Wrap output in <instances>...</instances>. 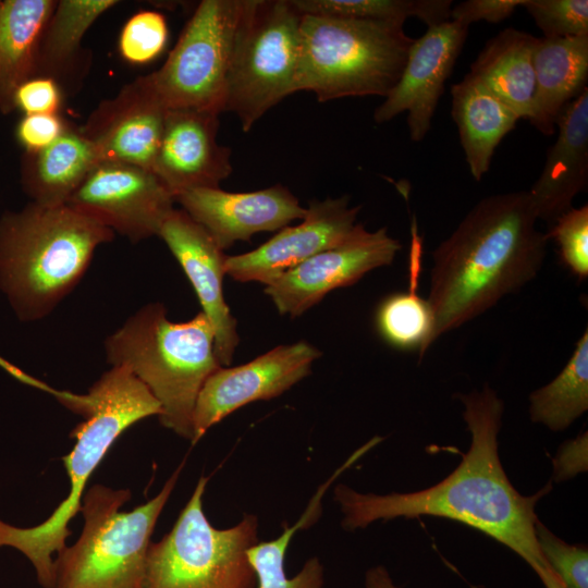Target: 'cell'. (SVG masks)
<instances>
[{
    "label": "cell",
    "instance_id": "1",
    "mask_svg": "<svg viewBox=\"0 0 588 588\" xmlns=\"http://www.w3.org/2000/svg\"><path fill=\"white\" fill-rule=\"evenodd\" d=\"M470 445L458 466L427 489L388 494L362 493L339 483L333 499L346 531L397 517L436 516L479 530L522 558L534 571L550 567L536 539V505L551 491V481L532 495L520 494L507 478L499 456L498 434L504 403L486 384L480 391L457 394Z\"/></svg>",
    "mask_w": 588,
    "mask_h": 588
},
{
    "label": "cell",
    "instance_id": "2",
    "mask_svg": "<svg viewBox=\"0 0 588 588\" xmlns=\"http://www.w3.org/2000/svg\"><path fill=\"white\" fill-rule=\"evenodd\" d=\"M537 220L527 191L487 196L433 250V342L537 275L548 243Z\"/></svg>",
    "mask_w": 588,
    "mask_h": 588
},
{
    "label": "cell",
    "instance_id": "3",
    "mask_svg": "<svg viewBox=\"0 0 588 588\" xmlns=\"http://www.w3.org/2000/svg\"><path fill=\"white\" fill-rule=\"evenodd\" d=\"M46 390L85 418L72 430L75 444L62 458L70 491L38 525L19 527L0 519V548L21 552L33 565L38 584L53 588V556L66 546L69 523L81 510L89 478L126 429L150 416L159 417L161 408L146 385L123 365L111 366L83 395L48 387Z\"/></svg>",
    "mask_w": 588,
    "mask_h": 588
},
{
    "label": "cell",
    "instance_id": "4",
    "mask_svg": "<svg viewBox=\"0 0 588 588\" xmlns=\"http://www.w3.org/2000/svg\"><path fill=\"white\" fill-rule=\"evenodd\" d=\"M114 233L70 206L28 203L0 218V290L23 322L48 316Z\"/></svg>",
    "mask_w": 588,
    "mask_h": 588
},
{
    "label": "cell",
    "instance_id": "5",
    "mask_svg": "<svg viewBox=\"0 0 588 588\" xmlns=\"http://www.w3.org/2000/svg\"><path fill=\"white\" fill-rule=\"evenodd\" d=\"M105 352L111 366L128 367L158 401L161 426L192 443L198 394L221 367L205 314L173 322L161 303H149L106 339Z\"/></svg>",
    "mask_w": 588,
    "mask_h": 588
},
{
    "label": "cell",
    "instance_id": "6",
    "mask_svg": "<svg viewBox=\"0 0 588 588\" xmlns=\"http://www.w3.org/2000/svg\"><path fill=\"white\" fill-rule=\"evenodd\" d=\"M183 464L157 495L126 512L128 489L93 485L82 498L79 537L54 559L53 588H145L150 538Z\"/></svg>",
    "mask_w": 588,
    "mask_h": 588
},
{
    "label": "cell",
    "instance_id": "7",
    "mask_svg": "<svg viewBox=\"0 0 588 588\" xmlns=\"http://www.w3.org/2000/svg\"><path fill=\"white\" fill-rule=\"evenodd\" d=\"M295 93L320 102L383 96L394 87L413 38L392 22L302 14Z\"/></svg>",
    "mask_w": 588,
    "mask_h": 588
},
{
    "label": "cell",
    "instance_id": "8",
    "mask_svg": "<svg viewBox=\"0 0 588 588\" xmlns=\"http://www.w3.org/2000/svg\"><path fill=\"white\" fill-rule=\"evenodd\" d=\"M208 477H200L171 530L151 542L145 588H257L247 551L259 522L245 513L230 528L211 525L203 509Z\"/></svg>",
    "mask_w": 588,
    "mask_h": 588
},
{
    "label": "cell",
    "instance_id": "9",
    "mask_svg": "<svg viewBox=\"0 0 588 588\" xmlns=\"http://www.w3.org/2000/svg\"><path fill=\"white\" fill-rule=\"evenodd\" d=\"M302 13L292 0H252L240 32L226 82L224 111L242 130L295 93Z\"/></svg>",
    "mask_w": 588,
    "mask_h": 588
},
{
    "label": "cell",
    "instance_id": "10",
    "mask_svg": "<svg viewBox=\"0 0 588 588\" xmlns=\"http://www.w3.org/2000/svg\"><path fill=\"white\" fill-rule=\"evenodd\" d=\"M252 0H203L163 65L149 73L163 106L220 114L235 45Z\"/></svg>",
    "mask_w": 588,
    "mask_h": 588
},
{
    "label": "cell",
    "instance_id": "11",
    "mask_svg": "<svg viewBox=\"0 0 588 588\" xmlns=\"http://www.w3.org/2000/svg\"><path fill=\"white\" fill-rule=\"evenodd\" d=\"M170 191L150 170L101 162L69 198L81 215L137 243L158 235L174 209Z\"/></svg>",
    "mask_w": 588,
    "mask_h": 588
},
{
    "label": "cell",
    "instance_id": "12",
    "mask_svg": "<svg viewBox=\"0 0 588 588\" xmlns=\"http://www.w3.org/2000/svg\"><path fill=\"white\" fill-rule=\"evenodd\" d=\"M401 248L385 228L370 232L357 223L345 241L287 270L266 285L265 293L280 314L297 317L329 292L352 285L367 272L390 265Z\"/></svg>",
    "mask_w": 588,
    "mask_h": 588
},
{
    "label": "cell",
    "instance_id": "13",
    "mask_svg": "<svg viewBox=\"0 0 588 588\" xmlns=\"http://www.w3.org/2000/svg\"><path fill=\"white\" fill-rule=\"evenodd\" d=\"M321 353L299 341L280 345L236 367L221 366L205 381L194 409L195 444L213 425L256 401L277 397L310 373Z\"/></svg>",
    "mask_w": 588,
    "mask_h": 588
},
{
    "label": "cell",
    "instance_id": "14",
    "mask_svg": "<svg viewBox=\"0 0 588 588\" xmlns=\"http://www.w3.org/2000/svg\"><path fill=\"white\" fill-rule=\"evenodd\" d=\"M467 35L468 26L449 20L413 39L401 76L376 109L373 120L384 123L407 112L411 139L422 140Z\"/></svg>",
    "mask_w": 588,
    "mask_h": 588
},
{
    "label": "cell",
    "instance_id": "15",
    "mask_svg": "<svg viewBox=\"0 0 588 588\" xmlns=\"http://www.w3.org/2000/svg\"><path fill=\"white\" fill-rule=\"evenodd\" d=\"M167 111L147 74L100 101L79 128L95 146L99 163H124L151 171Z\"/></svg>",
    "mask_w": 588,
    "mask_h": 588
},
{
    "label": "cell",
    "instance_id": "16",
    "mask_svg": "<svg viewBox=\"0 0 588 588\" xmlns=\"http://www.w3.org/2000/svg\"><path fill=\"white\" fill-rule=\"evenodd\" d=\"M303 221L284 226L256 249L226 256L225 274L238 282L266 285L318 253L345 241L356 226L360 206L350 207V196L314 200Z\"/></svg>",
    "mask_w": 588,
    "mask_h": 588
},
{
    "label": "cell",
    "instance_id": "17",
    "mask_svg": "<svg viewBox=\"0 0 588 588\" xmlns=\"http://www.w3.org/2000/svg\"><path fill=\"white\" fill-rule=\"evenodd\" d=\"M183 210L200 224L222 249L237 241H249L258 232L279 231L303 219L307 209L283 185L231 193L215 188H193L175 196Z\"/></svg>",
    "mask_w": 588,
    "mask_h": 588
},
{
    "label": "cell",
    "instance_id": "18",
    "mask_svg": "<svg viewBox=\"0 0 588 588\" xmlns=\"http://www.w3.org/2000/svg\"><path fill=\"white\" fill-rule=\"evenodd\" d=\"M218 117L194 109L167 111L151 171L174 198L193 188L219 187L232 173L231 150L217 140Z\"/></svg>",
    "mask_w": 588,
    "mask_h": 588
},
{
    "label": "cell",
    "instance_id": "19",
    "mask_svg": "<svg viewBox=\"0 0 588 588\" xmlns=\"http://www.w3.org/2000/svg\"><path fill=\"white\" fill-rule=\"evenodd\" d=\"M158 236L167 244L192 283L201 311L215 333V352L221 366H230L240 342L236 320L223 295L226 256L209 233L183 209H173Z\"/></svg>",
    "mask_w": 588,
    "mask_h": 588
},
{
    "label": "cell",
    "instance_id": "20",
    "mask_svg": "<svg viewBox=\"0 0 588 588\" xmlns=\"http://www.w3.org/2000/svg\"><path fill=\"white\" fill-rule=\"evenodd\" d=\"M558 138L548 150L542 172L527 191L537 219L552 225L572 208L588 182V89L559 113Z\"/></svg>",
    "mask_w": 588,
    "mask_h": 588
},
{
    "label": "cell",
    "instance_id": "21",
    "mask_svg": "<svg viewBox=\"0 0 588 588\" xmlns=\"http://www.w3.org/2000/svg\"><path fill=\"white\" fill-rule=\"evenodd\" d=\"M117 0H58L41 33L35 75L53 79L63 96L76 94L91 66V52L82 46L88 28Z\"/></svg>",
    "mask_w": 588,
    "mask_h": 588
},
{
    "label": "cell",
    "instance_id": "22",
    "mask_svg": "<svg viewBox=\"0 0 588 588\" xmlns=\"http://www.w3.org/2000/svg\"><path fill=\"white\" fill-rule=\"evenodd\" d=\"M532 64L536 89L530 123L542 134L552 135L561 110L587 88L588 35L538 37Z\"/></svg>",
    "mask_w": 588,
    "mask_h": 588
},
{
    "label": "cell",
    "instance_id": "23",
    "mask_svg": "<svg viewBox=\"0 0 588 588\" xmlns=\"http://www.w3.org/2000/svg\"><path fill=\"white\" fill-rule=\"evenodd\" d=\"M451 114L469 173L480 181L490 169L495 148L519 118L470 73L451 86Z\"/></svg>",
    "mask_w": 588,
    "mask_h": 588
},
{
    "label": "cell",
    "instance_id": "24",
    "mask_svg": "<svg viewBox=\"0 0 588 588\" xmlns=\"http://www.w3.org/2000/svg\"><path fill=\"white\" fill-rule=\"evenodd\" d=\"M538 37L505 28L489 39L470 64L469 73L479 79L519 119L534 117V48Z\"/></svg>",
    "mask_w": 588,
    "mask_h": 588
},
{
    "label": "cell",
    "instance_id": "25",
    "mask_svg": "<svg viewBox=\"0 0 588 588\" xmlns=\"http://www.w3.org/2000/svg\"><path fill=\"white\" fill-rule=\"evenodd\" d=\"M97 164L99 157L95 146L79 127L70 123L51 145L26 155L23 187L30 201L65 205Z\"/></svg>",
    "mask_w": 588,
    "mask_h": 588
},
{
    "label": "cell",
    "instance_id": "26",
    "mask_svg": "<svg viewBox=\"0 0 588 588\" xmlns=\"http://www.w3.org/2000/svg\"><path fill=\"white\" fill-rule=\"evenodd\" d=\"M56 0H7L0 2V111L15 108L14 95L34 77L41 33Z\"/></svg>",
    "mask_w": 588,
    "mask_h": 588
},
{
    "label": "cell",
    "instance_id": "27",
    "mask_svg": "<svg viewBox=\"0 0 588 588\" xmlns=\"http://www.w3.org/2000/svg\"><path fill=\"white\" fill-rule=\"evenodd\" d=\"M529 416L553 431L568 428L588 409V330L561 370L548 384L529 395Z\"/></svg>",
    "mask_w": 588,
    "mask_h": 588
},
{
    "label": "cell",
    "instance_id": "28",
    "mask_svg": "<svg viewBox=\"0 0 588 588\" xmlns=\"http://www.w3.org/2000/svg\"><path fill=\"white\" fill-rule=\"evenodd\" d=\"M323 493L318 492L293 525L283 524L282 532L269 541H258L247 551L255 571L257 588H323L324 567L317 556L309 558L293 577L285 572V556L290 542L297 530L309 528L321 514Z\"/></svg>",
    "mask_w": 588,
    "mask_h": 588
},
{
    "label": "cell",
    "instance_id": "29",
    "mask_svg": "<svg viewBox=\"0 0 588 588\" xmlns=\"http://www.w3.org/2000/svg\"><path fill=\"white\" fill-rule=\"evenodd\" d=\"M302 14L403 24L416 17L433 26L450 20L451 0H292Z\"/></svg>",
    "mask_w": 588,
    "mask_h": 588
},
{
    "label": "cell",
    "instance_id": "30",
    "mask_svg": "<svg viewBox=\"0 0 588 588\" xmlns=\"http://www.w3.org/2000/svg\"><path fill=\"white\" fill-rule=\"evenodd\" d=\"M408 292L385 297L378 307L376 324L380 335L400 350H419L422 357L433 343L434 319L427 299L416 292L411 281Z\"/></svg>",
    "mask_w": 588,
    "mask_h": 588
},
{
    "label": "cell",
    "instance_id": "31",
    "mask_svg": "<svg viewBox=\"0 0 588 588\" xmlns=\"http://www.w3.org/2000/svg\"><path fill=\"white\" fill-rule=\"evenodd\" d=\"M164 15L152 10L134 13L123 25L119 36V52L131 64H146L155 60L168 41Z\"/></svg>",
    "mask_w": 588,
    "mask_h": 588
},
{
    "label": "cell",
    "instance_id": "32",
    "mask_svg": "<svg viewBox=\"0 0 588 588\" xmlns=\"http://www.w3.org/2000/svg\"><path fill=\"white\" fill-rule=\"evenodd\" d=\"M543 37L588 35L587 0H524L523 5Z\"/></svg>",
    "mask_w": 588,
    "mask_h": 588
},
{
    "label": "cell",
    "instance_id": "33",
    "mask_svg": "<svg viewBox=\"0 0 588 588\" xmlns=\"http://www.w3.org/2000/svg\"><path fill=\"white\" fill-rule=\"evenodd\" d=\"M553 240L564 266L578 280L588 277V206L572 207L563 213L546 233Z\"/></svg>",
    "mask_w": 588,
    "mask_h": 588
},
{
    "label": "cell",
    "instance_id": "34",
    "mask_svg": "<svg viewBox=\"0 0 588 588\" xmlns=\"http://www.w3.org/2000/svg\"><path fill=\"white\" fill-rule=\"evenodd\" d=\"M539 550L566 588H588V549L556 537L540 520L536 524Z\"/></svg>",
    "mask_w": 588,
    "mask_h": 588
},
{
    "label": "cell",
    "instance_id": "35",
    "mask_svg": "<svg viewBox=\"0 0 588 588\" xmlns=\"http://www.w3.org/2000/svg\"><path fill=\"white\" fill-rule=\"evenodd\" d=\"M62 97L63 94L53 79L34 76L19 86L14 95V105L25 115L59 113Z\"/></svg>",
    "mask_w": 588,
    "mask_h": 588
},
{
    "label": "cell",
    "instance_id": "36",
    "mask_svg": "<svg viewBox=\"0 0 588 588\" xmlns=\"http://www.w3.org/2000/svg\"><path fill=\"white\" fill-rule=\"evenodd\" d=\"M69 125L59 113L28 114L20 121L16 136L26 152L34 154L56 142Z\"/></svg>",
    "mask_w": 588,
    "mask_h": 588
},
{
    "label": "cell",
    "instance_id": "37",
    "mask_svg": "<svg viewBox=\"0 0 588 588\" xmlns=\"http://www.w3.org/2000/svg\"><path fill=\"white\" fill-rule=\"evenodd\" d=\"M523 2L524 0H466L452 7L450 20L468 27L479 21L500 23L522 7Z\"/></svg>",
    "mask_w": 588,
    "mask_h": 588
},
{
    "label": "cell",
    "instance_id": "38",
    "mask_svg": "<svg viewBox=\"0 0 588 588\" xmlns=\"http://www.w3.org/2000/svg\"><path fill=\"white\" fill-rule=\"evenodd\" d=\"M587 432L574 440H568L560 448L553 458V478L555 481L571 479L578 473L587 471Z\"/></svg>",
    "mask_w": 588,
    "mask_h": 588
},
{
    "label": "cell",
    "instance_id": "39",
    "mask_svg": "<svg viewBox=\"0 0 588 588\" xmlns=\"http://www.w3.org/2000/svg\"><path fill=\"white\" fill-rule=\"evenodd\" d=\"M365 588H397L383 565H376L365 573Z\"/></svg>",
    "mask_w": 588,
    "mask_h": 588
},
{
    "label": "cell",
    "instance_id": "40",
    "mask_svg": "<svg viewBox=\"0 0 588 588\" xmlns=\"http://www.w3.org/2000/svg\"><path fill=\"white\" fill-rule=\"evenodd\" d=\"M537 576L546 588H566L551 567L540 571Z\"/></svg>",
    "mask_w": 588,
    "mask_h": 588
}]
</instances>
